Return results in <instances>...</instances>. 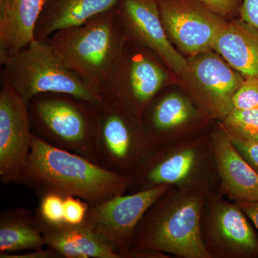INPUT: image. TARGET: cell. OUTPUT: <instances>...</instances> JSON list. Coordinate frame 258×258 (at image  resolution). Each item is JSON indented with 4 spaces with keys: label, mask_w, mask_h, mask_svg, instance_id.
<instances>
[{
    "label": "cell",
    "mask_w": 258,
    "mask_h": 258,
    "mask_svg": "<svg viewBox=\"0 0 258 258\" xmlns=\"http://www.w3.org/2000/svg\"><path fill=\"white\" fill-rule=\"evenodd\" d=\"M132 179L111 172L79 154L49 145L32 136L31 149L18 184L37 196L47 193L74 196L99 205L128 193Z\"/></svg>",
    "instance_id": "cell-1"
},
{
    "label": "cell",
    "mask_w": 258,
    "mask_h": 258,
    "mask_svg": "<svg viewBox=\"0 0 258 258\" xmlns=\"http://www.w3.org/2000/svg\"><path fill=\"white\" fill-rule=\"evenodd\" d=\"M129 40L123 23L112 9L81 25L58 30L46 40L64 64L102 98Z\"/></svg>",
    "instance_id": "cell-2"
},
{
    "label": "cell",
    "mask_w": 258,
    "mask_h": 258,
    "mask_svg": "<svg viewBox=\"0 0 258 258\" xmlns=\"http://www.w3.org/2000/svg\"><path fill=\"white\" fill-rule=\"evenodd\" d=\"M212 191L205 186H169L141 220L130 252L154 249L179 258H210L202 241L200 220Z\"/></svg>",
    "instance_id": "cell-3"
},
{
    "label": "cell",
    "mask_w": 258,
    "mask_h": 258,
    "mask_svg": "<svg viewBox=\"0 0 258 258\" xmlns=\"http://www.w3.org/2000/svg\"><path fill=\"white\" fill-rule=\"evenodd\" d=\"M102 106L67 93H40L28 103L32 134L96 163L95 140Z\"/></svg>",
    "instance_id": "cell-4"
},
{
    "label": "cell",
    "mask_w": 258,
    "mask_h": 258,
    "mask_svg": "<svg viewBox=\"0 0 258 258\" xmlns=\"http://www.w3.org/2000/svg\"><path fill=\"white\" fill-rule=\"evenodd\" d=\"M208 186L219 191L211 131L158 148L132 179L128 193L157 186Z\"/></svg>",
    "instance_id": "cell-5"
},
{
    "label": "cell",
    "mask_w": 258,
    "mask_h": 258,
    "mask_svg": "<svg viewBox=\"0 0 258 258\" xmlns=\"http://www.w3.org/2000/svg\"><path fill=\"white\" fill-rule=\"evenodd\" d=\"M1 63V83H6L26 102L43 93L72 95L98 106L104 104L64 64L47 40L35 38Z\"/></svg>",
    "instance_id": "cell-6"
},
{
    "label": "cell",
    "mask_w": 258,
    "mask_h": 258,
    "mask_svg": "<svg viewBox=\"0 0 258 258\" xmlns=\"http://www.w3.org/2000/svg\"><path fill=\"white\" fill-rule=\"evenodd\" d=\"M157 149L141 115L124 106L104 101L100 108L95 140L96 164L132 179Z\"/></svg>",
    "instance_id": "cell-7"
},
{
    "label": "cell",
    "mask_w": 258,
    "mask_h": 258,
    "mask_svg": "<svg viewBox=\"0 0 258 258\" xmlns=\"http://www.w3.org/2000/svg\"><path fill=\"white\" fill-rule=\"evenodd\" d=\"M237 203L209 193L200 220L202 241L210 258H258V237Z\"/></svg>",
    "instance_id": "cell-8"
},
{
    "label": "cell",
    "mask_w": 258,
    "mask_h": 258,
    "mask_svg": "<svg viewBox=\"0 0 258 258\" xmlns=\"http://www.w3.org/2000/svg\"><path fill=\"white\" fill-rule=\"evenodd\" d=\"M160 58L147 47L129 40L103 101L116 103L141 115L162 91L169 75Z\"/></svg>",
    "instance_id": "cell-9"
},
{
    "label": "cell",
    "mask_w": 258,
    "mask_h": 258,
    "mask_svg": "<svg viewBox=\"0 0 258 258\" xmlns=\"http://www.w3.org/2000/svg\"><path fill=\"white\" fill-rule=\"evenodd\" d=\"M182 79L189 96L213 121H221L233 109L234 96L244 79L215 51L188 57Z\"/></svg>",
    "instance_id": "cell-10"
},
{
    "label": "cell",
    "mask_w": 258,
    "mask_h": 258,
    "mask_svg": "<svg viewBox=\"0 0 258 258\" xmlns=\"http://www.w3.org/2000/svg\"><path fill=\"white\" fill-rule=\"evenodd\" d=\"M169 186L117 195L99 205H90L85 222L114 249L128 258L134 235L148 209Z\"/></svg>",
    "instance_id": "cell-11"
},
{
    "label": "cell",
    "mask_w": 258,
    "mask_h": 258,
    "mask_svg": "<svg viewBox=\"0 0 258 258\" xmlns=\"http://www.w3.org/2000/svg\"><path fill=\"white\" fill-rule=\"evenodd\" d=\"M168 38L188 57L214 51L228 22L199 0H156Z\"/></svg>",
    "instance_id": "cell-12"
},
{
    "label": "cell",
    "mask_w": 258,
    "mask_h": 258,
    "mask_svg": "<svg viewBox=\"0 0 258 258\" xmlns=\"http://www.w3.org/2000/svg\"><path fill=\"white\" fill-rule=\"evenodd\" d=\"M142 119L157 149L208 133L215 122L191 97L174 91L158 93L144 110Z\"/></svg>",
    "instance_id": "cell-13"
},
{
    "label": "cell",
    "mask_w": 258,
    "mask_h": 258,
    "mask_svg": "<svg viewBox=\"0 0 258 258\" xmlns=\"http://www.w3.org/2000/svg\"><path fill=\"white\" fill-rule=\"evenodd\" d=\"M28 104L11 86L0 88V181L18 183L32 144Z\"/></svg>",
    "instance_id": "cell-14"
},
{
    "label": "cell",
    "mask_w": 258,
    "mask_h": 258,
    "mask_svg": "<svg viewBox=\"0 0 258 258\" xmlns=\"http://www.w3.org/2000/svg\"><path fill=\"white\" fill-rule=\"evenodd\" d=\"M114 9L130 40L152 50L180 77L186 74L187 58L168 38L156 0H118Z\"/></svg>",
    "instance_id": "cell-15"
},
{
    "label": "cell",
    "mask_w": 258,
    "mask_h": 258,
    "mask_svg": "<svg viewBox=\"0 0 258 258\" xmlns=\"http://www.w3.org/2000/svg\"><path fill=\"white\" fill-rule=\"evenodd\" d=\"M219 192L231 201L258 200V173L239 152L220 122L211 129Z\"/></svg>",
    "instance_id": "cell-16"
},
{
    "label": "cell",
    "mask_w": 258,
    "mask_h": 258,
    "mask_svg": "<svg viewBox=\"0 0 258 258\" xmlns=\"http://www.w3.org/2000/svg\"><path fill=\"white\" fill-rule=\"evenodd\" d=\"M46 247L64 258H120L114 249L86 222L49 225L37 217Z\"/></svg>",
    "instance_id": "cell-17"
},
{
    "label": "cell",
    "mask_w": 258,
    "mask_h": 258,
    "mask_svg": "<svg viewBox=\"0 0 258 258\" xmlns=\"http://www.w3.org/2000/svg\"><path fill=\"white\" fill-rule=\"evenodd\" d=\"M214 51L244 78L258 79V29L237 19L227 23Z\"/></svg>",
    "instance_id": "cell-18"
},
{
    "label": "cell",
    "mask_w": 258,
    "mask_h": 258,
    "mask_svg": "<svg viewBox=\"0 0 258 258\" xmlns=\"http://www.w3.org/2000/svg\"><path fill=\"white\" fill-rule=\"evenodd\" d=\"M118 0H45L37 23L35 38L46 40L62 29L86 23L90 19L114 9Z\"/></svg>",
    "instance_id": "cell-19"
},
{
    "label": "cell",
    "mask_w": 258,
    "mask_h": 258,
    "mask_svg": "<svg viewBox=\"0 0 258 258\" xmlns=\"http://www.w3.org/2000/svg\"><path fill=\"white\" fill-rule=\"evenodd\" d=\"M45 4V0H13L6 20L0 25V62L35 40Z\"/></svg>",
    "instance_id": "cell-20"
},
{
    "label": "cell",
    "mask_w": 258,
    "mask_h": 258,
    "mask_svg": "<svg viewBox=\"0 0 258 258\" xmlns=\"http://www.w3.org/2000/svg\"><path fill=\"white\" fill-rule=\"evenodd\" d=\"M46 247L36 215L26 208L3 210L0 215V254Z\"/></svg>",
    "instance_id": "cell-21"
},
{
    "label": "cell",
    "mask_w": 258,
    "mask_h": 258,
    "mask_svg": "<svg viewBox=\"0 0 258 258\" xmlns=\"http://www.w3.org/2000/svg\"><path fill=\"white\" fill-rule=\"evenodd\" d=\"M218 122L228 135L258 142V109H232Z\"/></svg>",
    "instance_id": "cell-22"
},
{
    "label": "cell",
    "mask_w": 258,
    "mask_h": 258,
    "mask_svg": "<svg viewBox=\"0 0 258 258\" xmlns=\"http://www.w3.org/2000/svg\"><path fill=\"white\" fill-rule=\"evenodd\" d=\"M40 205L35 214L40 221L49 225L64 223V196L57 193H47L40 197Z\"/></svg>",
    "instance_id": "cell-23"
},
{
    "label": "cell",
    "mask_w": 258,
    "mask_h": 258,
    "mask_svg": "<svg viewBox=\"0 0 258 258\" xmlns=\"http://www.w3.org/2000/svg\"><path fill=\"white\" fill-rule=\"evenodd\" d=\"M233 109H258V79L247 77L234 96Z\"/></svg>",
    "instance_id": "cell-24"
},
{
    "label": "cell",
    "mask_w": 258,
    "mask_h": 258,
    "mask_svg": "<svg viewBox=\"0 0 258 258\" xmlns=\"http://www.w3.org/2000/svg\"><path fill=\"white\" fill-rule=\"evenodd\" d=\"M90 205L74 196L64 198V222L70 225H79L86 220Z\"/></svg>",
    "instance_id": "cell-25"
},
{
    "label": "cell",
    "mask_w": 258,
    "mask_h": 258,
    "mask_svg": "<svg viewBox=\"0 0 258 258\" xmlns=\"http://www.w3.org/2000/svg\"><path fill=\"white\" fill-rule=\"evenodd\" d=\"M217 14L227 19L239 15L242 0H199Z\"/></svg>",
    "instance_id": "cell-26"
},
{
    "label": "cell",
    "mask_w": 258,
    "mask_h": 258,
    "mask_svg": "<svg viewBox=\"0 0 258 258\" xmlns=\"http://www.w3.org/2000/svg\"><path fill=\"white\" fill-rule=\"evenodd\" d=\"M228 136L239 152L258 173V142H250L238 137Z\"/></svg>",
    "instance_id": "cell-27"
},
{
    "label": "cell",
    "mask_w": 258,
    "mask_h": 258,
    "mask_svg": "<svg viewBox=\"0 0 258 258\" xmlns=\"http://www.w3.org/2000/svg\"><path fill=\"white\" fill-rule=\"evenodd\" d=\"M239 16L246 23L258 29V0H242Z\"/></svg>",
    "instance_id": "cell-28"
},
{
    "label": "cell",
    "mask_w": 258,
    "mask_h": 258,
    "mask_svg": "<svg viewBox=\"0 0 258 258\" xmlns=\"http://www.w3.org/2000/svg\"><path fill=\"white\" fill-rule=\"evenodd\" d=\"M62 255L55 249L47 247V248L32 249L28 252L21 254H0V258H62Z\"/></svg>",
    "instance_id": "cell-29"
},
{
    "label": "cell",
    "mask_w": 258,
    "mask_h": 258,
    "mask_svg": "<svg viewBox=\"0 0 258 258\" xmlns=\"http://www.w3.org/2000/svg\"><path fill=\"white\" fill-rule=\"evenodd\" d=\"M258 230V200L257 201L235 202Z\"/></svg>",
    "instance_id": "cell-30"
},
{
    "label": "cell",
    "mask_w": 258,
    "mask_h": 258,
    "mask_svg": "<svg viewBox=\"0 0 258 258\" xmlns=\"http://www.w3.org/2000/svg\"><path fill=\"white\" fill-rule=\"evenodd\" d=\"M169 254L154 250V249H142V250L132 251L128 258H169Z\"/></svg>",
    "instance_id": "cell-31"
}]
</instances>
